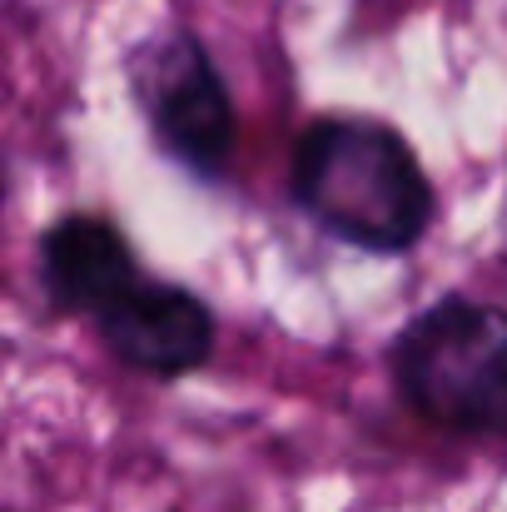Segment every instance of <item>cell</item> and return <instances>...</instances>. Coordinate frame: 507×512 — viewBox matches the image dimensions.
Instances as JSON below:
<instances>
[{
	"instance_id": "6da1fadb",
	"label": "cell",
	"mask_w": 507,
	"mask_h": 512,
	"mask_svg": "<svg viewBox=\"0 0 507 512\" xmlns=\"http://www.w3.org/2000/svg\"><path fill=\"white\" fill-rule=\"evenodd\" d=\"M294 204L338 244L398 259L433 229L438 194L413 145L373 115H319L294 140Z\"/></svg>"
},
{
	"instance_id": "7a4b0ae2",
	"label": "cell",
	"mask_w": 507,
	"mask_h": 512,
	"mask_svg": "<svg viewBox=\"0 0 507 512\" xmlns=\"http://www.w3.org/2000/svg\"><path fill=\"white\" fill-rule=\"evenodd\" d=\"M403 403L468 438H507V309L448 294L418 309L388 348Z\"/></svg>"
},
{
	"instance_id": "3957f363",
	"label": "cell",
	"mask_w": 507,
	"mask_h": 512,
	"mask_svg": "<svg viewBox=\"0 0 507 512\" xmlns=\"http://www.w3.org/2000/svg\"><path fill=\"white\" fill-rule=\"evenodd\" d=\"M125 85L155 135V150H165L194 179L229 174L239 115L209 45L194 30L160 25L145 40H135L125 55Z\"/></svg>"
},
{
	"instance_id": "277c9868",
	"label": "cell",
	"mask_w": 507,
	"mask_h": 512,
	"mask_svg": "<svg viewBox=\"0 0 507 512\" xmlns=\"http://www.w3.org/2000/svg\"><path fill=\"white\" fill-rule=\"evenodd\" d=\"M95 329L110 358L160 383L199 373L214 358V339H219V319L209 299H199L174 279H150V274H140L115 304H105L95 314Z\"/></svg>"
},
{
	"instance_id": "5b68a950",
	"label": "cell",
	"mask_w": 507,
	"mask_h": 512,
	"mask_svg": "<svg viewBox=\"0 0 507 512\" xmlns=\"http://www.w3.org/2000/svg\"><path fill=\"white\" fill-rule=\"evenodd\" d=\"M35 269L50 314H85V319H95L145 274L130 234L95 209H70L55 224H45L35 244Z\"/></svg>"
}]
</instances>
